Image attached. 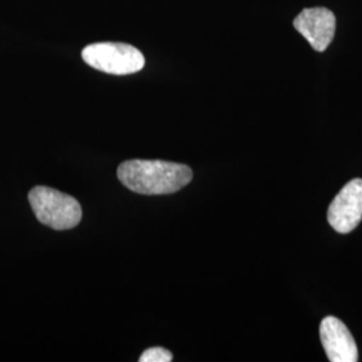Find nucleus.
Instances as JSON below:
<instances>
[{
  "label": "nucleus",
  "instance_id": "4",
  "mask_svg": "<svg viewBox=\"0 0 362 362\" xmlns=\"http://www.w3.org/2000/svg\"><path fill=\"white\" fill-rule=\"evenodd\" d=\"M362 220V179L349 181L327 209V221L337 233H349Z\"/></svg>",
  "mask_w": 362,
  "mask_h": 362
},
{
  "label": "nucleus",
  "instance_id": "2",
  "mask_svg": "<svg viewBox=\"0 0 362 362\" xmlns=\"http://www.w3.org/2000/svg\"><path fill=\"white\" fill-rule=\"evenodd\" d=\"M28 202L37 219L52 230H71L82 219V208L77 199L49 187L33 188Z\"/></svg>",
  "mask_w": 362,
  "mask_h": 362
},
{
  "label": "nucleus",
  "instance_id": "3",
  "mask_svg": "<svg viewBox=\"0 0 362 362\" xmlns=\"http://www.w3.org/2000/svg\"><path fill=\"white\" fill-rule=\"evenodd\" d=\"M82 59L88 65L113 76H128L143 70L145 57L134 46L127 43L103 42L83 49Z\"/></svg>",
  "mask_w": 362,
  "mask_h": 362
},
{
  "label": "nucleus",
  "instance_id": "6",
  "mask_svg": "<svg viewBox=\"0 0 362 362\" xmlns=\"http://www.w3.org/2000/svg\"><path fill=\"white\" fill-rule=\"evenodd\" d=\"M320 336L330 362H356L358 349L349 329L336 317H326L321 322Z\"/></svg>",
  "mask_w": 362,
  "mask_h": 362
},
{
  "label": "nucleus",
  "instance_id": "7",
  "mask_svg": "<svg viewBox=\"0 0 362 362\" xmlns=\"http://www.w3.org/2000/svg\"><path fill=\"white\" fill-rule=\"evenodd\" d=\"M172 361V353L164 348H151L145 350L140 362H170Z\"/></svg>",
  "mask_w": 362,
  "mask_h": 362
},
{
  "label": "nucleus",
  "instance_id": "5",
  "mask_svg": "<svg viewBox=\"0 0 362 362\" xmlns=\"http://www.w3.org/2000/svg\"><path fill=\"white\" fill-rule=\"evenodd\" d=\"M294 27L315 52H322L334 38L336 16L324 7L306 8L294 19Z\"/></svg>",
  "mask_w": 362,
  "mask_h": 362
},
{
  "label": "nucleus",
  "instance_id": "1",
  "mask_svg": "<svg viewBox=\"0 0 362 362\" xmlns=\"http://www.w3.org/2000/svg\"><path fill=\"white\" fill-rule=\"evenodd\" d=\"M118 179L136 194H175L188 185L192 169L184 164L160 160H129L118 167Z\"/></svg>",
  "mask_w": 362,
  "mask_h": 362
}]
</instances>
